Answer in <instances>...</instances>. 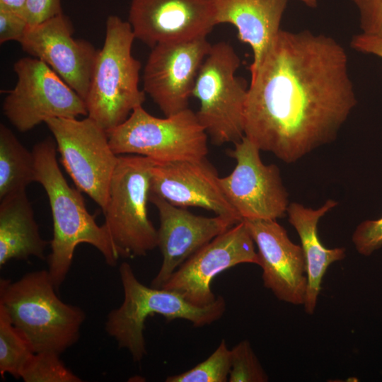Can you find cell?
<instances>
[{
  "label": "cell",
  "mask_w": 382,
  "mask_h": 382,
  "mask_svg": "<svg viewBox=\"0 0 382 382\" xmlns=\"http://www.w3.org/2000/svg\"><path fill=\"white\" fill-rule=\"evenodd\" d=\"M356 105L342 45L323 34L281 29L250 77L244 136L295 163L334 141Z\"/></svg>",
  "instance_id": "cell-1"
},
{
  "label": "cell",
  "mask_w": 382,
  "mask_h": 382,
  "mask_svg": "<svg viewBox=\"0 0 382 382\" xmlns=\"http://www.w3.org/2000/svg\"><path fill=\"white\" fill-rule=\"evenodd\" d=\"M57 150L55 141L48 137L36 144L32 151L36 182L45 189L52 212L53 237L47 272L58 290L69 271L78 245L95 247L110 266H115L120 256L105 225H98L95 216L88 212L81 191L65 180L58 166Z\"/></svg>",
  "instance_id": "cell-2"
},
{
  "label": "cell",
  "mask_w": 382,
  "mask_h": 382,
  "mask_svg": "<svg viewBox=\"0 0 382 382\" xmlns=\"http://www.w3.org/2000/svg\"><path fill=\"white\" fill-rule=\"evenodd\" d=\"M57 291L47 270L27 273L15 282L0 280V305L35 352L60 354L79 338L85 313L62 301Z\"/></svg>",
  "instance_id": "cell-3"
},
{
  "label": "cell",
  "mask_w": 382,
  "mask_h": 382,
  "mask_svg": "<svg viewBox=\"0 0 382 382\" xmlns=\"http://www.w3.org/2000/svg\"><path fill=\"white\" fill-rule=\"evenodd\" d=\"M105 25V41L97 54L85 103L87 117L107 132L142 105L146 93L139 87L141 65L132 54L136 38L131 25L110 15Z\"/></svg>",
  "instance_id": "cell-4"
},
{
  "label": "cell",
  "mask_w": 382,
  "mask_h": 382,
  "mask_svg": "<svg viewBox=\"0 0 382 382\" xmlns=\"http://www.w3.org/2000/svg\"><path fill=\"white\" fill-rule=\"evenodd\" d=\"M119 272L124 300L108 314L105 330L120 348L128 350L134 362L146 354L144 330L149 316L159 314L168 322L183 319L199 328L219 320L226 311V301L221 296L209 305L197 306L173 291L143 284L127 262L122 263Z\"/></svg>",
  "instance_id": "cell-5"
},
{
  "label": "cell",
  "mask_w": 382,
  "mask_h": 382,
  "mask_svg": "<svg viewBox=\"0 0 382 382\" xmlns=\"http://www.w3.org/2000/svg\"><path fill=\"white\" fill-rule=\"evenodd\" d=\"M152 159L118 156L103 210L105 223L120 257L146 255L158 247V233L148 217Z\"/></svg>",
  "instance_id": "cell-6"
},
{
  "label": "cell",
  "mask_w": 382,
  "mask_h": 382,
  "mask_svg": "<svg viewBox=\"0 0 382 382\" xmlns=\"http://www.w3.org/2000/svg\"><path fill=\"white\" fill-rule=\"evenodd\" d=\"M241 64L233 47L226 42L212 45L197 75L192 96L198 99L199 122L212 144L221 146L244 137L248 87L236 76Z\"/></svg>",
  "instance_id": "cell-7"
},
{
  "label": "cell",
  "mask_w": 382,
  "mask_h": 382,
  "mask_svg": "<svg viewBox=\"0 0 382 382\" xmlns=\"http://www.w3.org/2000/svg\"><path fill=\"white\" fill-rule=\"evenodd\" d=\"M107 134L117 156L139 155L156 163H168L202 160L208 154V135L190 108L159 118L140 105Z\"/></svg>",
  "instance_id": "cell-8"
},
{
  "label": "cell",
  "mask_w": 382,
  "mask_h": 382,
  "mask_svg": "<svg viewBox=\"0 0 382 382\" xmlns=\"http://www.w3.org/2000/svg\"><path fill=\"white\" fill-rule=\"evenodd\" d=\"M13 71L17 82L4 98L3 112L19 132L29 131L50 118L87 115L84 100L42 60L21 58Z\"/></svg>",
  "instance_id": "cell-9"
},
{
  "label": "cell",
  "mask_w": 382,
  "mask_h": 382,
  "mask_svg": "<svg viewBox=\"0 0 382 382\" xmlns=\"http://www.w3.org/2000/svg\"><path fill=\"white\" fill-rule=\"evenodd\" d=\"M45 123L54 137L62 163L77 189L104 210L118 161L107 132L88 117L83 120L50 118Z\"/></svg>",
  "instance_id": "cell-10"
},
{
  "label": "cell",
  "mask_w": 382,
  "mask_h": 382,
  "mask_svg": "<svg viewBox=\"0 0 382 382\" xmlns=\"http://www.w3.org/2000/svg\"><path fill=\"white\" fill-rule=\"evenodd\" d=\"M228 151L236 164L227 176L219 178L221 189L243 220L284 216L289 197L277 166L265 165L260 150L245 136Z\"/></svg>",
  "instance_id": "cell-11"
},
{
  "label": "cell",
  "mask_w": 382,
  "mask_h": 382,
  "mask_svg": "<svg viewBox=\"0 0 382 382\" xmlns=\"http://www.w3.org/2000/svg\"><path fill=\"white\" fill-rule=\"evenodd\" d=\"M242 263L259 265L255 243L244 221L233 225L195 253L161 288L177 293L195 306H205L217 297L211 289L213 279Z\"/></svg>",
  "instance_id": "cell-12"
},
{
  "label": "cell",
  "mask_w": 382,
  "mask_h": 382,
  "mask_svg": "<svg viewBox=\"0 0 382 382\" xmlns=\"http://www.w3.org/2000/svg\"><path fill=\"white\" fill-rule=\"evenodd\" d=\"M212 44L207 37L161 42L151 48L143 71V90L166 117L185 110Z\"/></svg>",
  "instance_id": "cell-13"
},
{
  "label": "cell",
  "mask_w": 382,
  "mask_h": 382,
  "mask_svg": "<svg viewBox=\"0 0 382 382\" xmlns=\"http://www.w3.org/2000/svg\"><path fill=\"white\" fill-rule=\"evenodd\" d=\"M69 18L63 13L28 25L19 42L22 49L50 66L85 101L98 50L76 39Z\"/></svg>",
  "instance_id": "cell-14"
},
{
  "label": "cell",
  "mask_w": 382,
  "mask_h": 382,
  "mask_svg": "<svg viewBox=\"0 0 382 382\" xmlns=\"http://www.w3.org/2000/svg\"><path fill=\"white\" fill-rule=\"evenodd\" d=\"M216 0H132L128 22L135 38L161 42L207 37L217 25Z\"/></svg>",
  "instance_id": "cell-15"
},
{
  "label": "cell",
  "mask_w": 382,
  "mask_h": 382,
  "mask_svg": "<svg viewBox=\"0 0 382 382\" xmlns=\"http://www.w3.org/2000/svg\"><path fill=\"white\" fill-rule=\"evenodd\" d=\"M149 201L157 208L160 225L158 247L163 261L151 286L161 288L175 271L190 256L217 236L236 224L231 219L216 215L197 216L186 208L175 206L149 194Z\"/></svg>",
  "instance_id": "cell-16"
},
{
  "label": "cell",
  "mask_w": 382,
  "mask_h": 382,
  "mask_svg": "<svg viewBox=\"0 0 382 382\" xmlns=\"http://www.w3.org/2000/svg\"><path fill=\"white\" fill-rule=\"evenodd\" d=\"M150 193L175 206L205 209L236 224L243 221L225 196L217 172L206 158L155 163L151 170Z\"/></svg>",
  "instance_id": "cell-17"
},
{
  "label": "cell",
  "mask_w": 382,
  "mask_h": 382,
  "mask_svg": "<svg viewBox=\"0 0 382 382\" xmlns=\"http://www.w3.org/2000/svg\"><path fill=\"white\" fill-rule=\"evenodd\" d=\"M243 221L257 247L264 286L280 301L303 305L307 277L301 246L290 240L276 220Z\"/></svg>",
  "instance_id": "cell-18"
},
{
  "label": "cell",
  "mask_w": 382,
  "mask_h": 382,
  "mask_svg": "<svg viewBox=\"0 0 382 382\" xmlns=\"http://www.w3.org/2000/svg\"><path fill=\"white\" fill-rule=\"evenodd\" d=\"M287 0H216V23H229L253 52L252 77L280 31Z\"/></svg>",
  "instance_id": "cell-19"
},
{
  "label": "cell",
  "mask_w": 382,
  "mask_h": 382,
  "mask_svg": "<svg viewBox=\"0 0 382 382\" xmlns=\"http://www.w3.org/2000/svg\"><path fill=\"white\" fill-rule=\"evenodd\" d=\"M337 204L328 199L317 209L292 202L286 214L289 222L296 229L301 243L307 277V286L303 302L306 313L313 314L321 290V283L329 266L345 257V248H328L320 241L318 233V222L327 212Z\"/></svg>",
  "instance_id": "cell-20"
},
{
  "label": "cell",
  "mask_w": 382,
  "mask_h": 382,
  "mask_svg": "<svg viewBox=\"0 0 382 382\" xmlns=\"http://www.w3.org/2000/svg\"><path fill=\"white\" fill-rule=\"evenodd\" d=\"M47 242L42 238L26 191L0 200V267L12 259L45 260Z\"/></svg>",
  "instance_id": "cell-21"
},
{
  "label": "cell",
  "mask_w": 382,
  "mask_h": 382,
  "mask_svg": "<svg viewBox=\"0 0 382 382\" xmlns=\"http://www.w3.org/2000/svg\"><path fill=\"white\" fill-rule=\"evenodd\" d=\"M36 182L33 151H29L6 125H0V200L26 191Z\"/></svg>",
  "instance_id": "cell-22"
},
{
  "label": "cell",
  "mask_w": 382,
  "mask_h": 382,
  "mask_svg": "<svg viewBox=\"0 0 382 382\" xmlns=\"http://www.w3.org/2000/svg\"><path fill=\"white\" fill-rule=\"evenodd\" d=\"M35 353L29 341L12 323L4 308L0 305V374H9L21 378L27 362Z\"/></svg>",
  "instance_id": "cell-23"
},
{
  "label": "cell",
  "mask_w": 382,
  "mask_h": 382,
  "mask_svg": "<svg viewBox=\"0 0 382 382\" xmlns=\"http://www.w3.org/2000/svg\"><path fill=\"white\" fill-rule=\"evenodd\" d=\"M231 369L230 349L222 340L204 361L185 372L168 376L166 382H226Z\"/></svg>",
  "instance_id": "cell-24"
},
{
  "label": "cell",
  "mask_w": 382,
  "mask_h": 382,
  "mask_svg": "<svg viewBox=\"0 0 382 382\" xmlns=\"http://www.w3.org/2000/svg\"><path fill=\"white\" fill-rule=\"evenodd\" d=\"M52 352H35L23 368L21 378L25 382H81V378L68 369Z\"/></svg>",
  "instance_id": "cell-25"
},
{
  "label": "cell",
  "mask_w": 382,
  "mask_h": 382,
  "mask_svg": "<svg viewBox=\"0 0 382 382\" xmlns=\"http://www.w3.org/2000/svg\"><path fill=\"white\" fill-rule=\"evenodd\" d=\"M230 382H266L268 376L248 340L240 342L230 349Z\"/></svg>",
  "instance_id": "cell-26"
},
{
  "label": "cell",
  "mask_w": 382,
  "mask_h": 382,
  "mask_svg": "<svg viewBox=\"0 0 382 382\" xmlns=\"http://www.w3.org/2000/svg\"><path fill=\"white\" fill-rule=\"evenodd\" d=\"M352 242L357 252L369 256L382 247V217L366 220L359 224L352 235Z\"/></svg>",
  "instance_id": "cell-27"
},
{
  "label": "cell",
  "mask_w": 382,
  "mask_h": 382,
  "mask_svg": "<svg viewBox=\"0 0 382 382\" xmlns=\"http://www.w3.org/2000/svg\"><path fill=\"white\" fill-rule=\"evenodd\" d=\"M357 6L361 33L382 37V0H351Z\"/></svg>",
  "instance_id": "cell-28"
},
{
  "label": "cell",
  "mask_w": 382,
  "mask_h": 382,
  "mask_svg": "<svg viewBox=\"0 0 382 382\" xmlns=\"http://www.w3.org/2000/svg\"><path fill=\"white\" fill-rule=\"evenodd\" d=\"M28 25L23 15L0 9V43L11 40L19 42Z\"/></svg>",
  "instance_id": "cell-29"
},
{
  "label": "cell",
  "mask_w": 382,
  "mask_h": 382,
  "mask_svg": "<svg viewBox=\"0 0 382 382\" xmlns=\"http://www.w3.org/2000/svg\"><path fill=\"white\" fill-rule=\"evenodd\" d=\"M62 13L61 0H27L24 16L29 25H35Z\"/></svg>",
  "instance_id": "cell-30"
},
{
  "label": "cell",
  "mask_w": 382,
  "mask_h": 382,
  "mask_svg": "<svg viewBox=\"0 0 382 382\" xmlns=\"http://www.w3.org/2000/svg\"><path fill=\"white\" fill-rule=\"evenodd\" d=\"M351 47L357 52L374 54L382 58V37L361 33L353 36Z\"/></svg>",
  "instance_id": "cell-31"
},
{
  "label": "cell",
  "mask_w": 382,
  "mask_h": 382,
  "mask_svg": "<svg viewBox=\"0 0 382 382\" xmlns=\"http://www.w3.org/2000/svg\"><path fill=\"white\" fill-rule=\"evenodd\" d=\"M27 0H0V9L18 13L24 16Z\"/></svg>",
  "instance_id": "cell-32"
},
{
  "label": "cell",
  "mask_w": 382,
  "mask_h": 382,
  "mask_svg": "<svg viewBox=\"0 0 382 382\" xmlns=\"http://www.w3.org/2000/svg\"><path fill=\"white\" fill-rule=\"evenodd\" d=\"M307 6L315 8L318 6V0H299Z\"/></svg>",
  "instance_id": "cell-33"
}]
</instances>
